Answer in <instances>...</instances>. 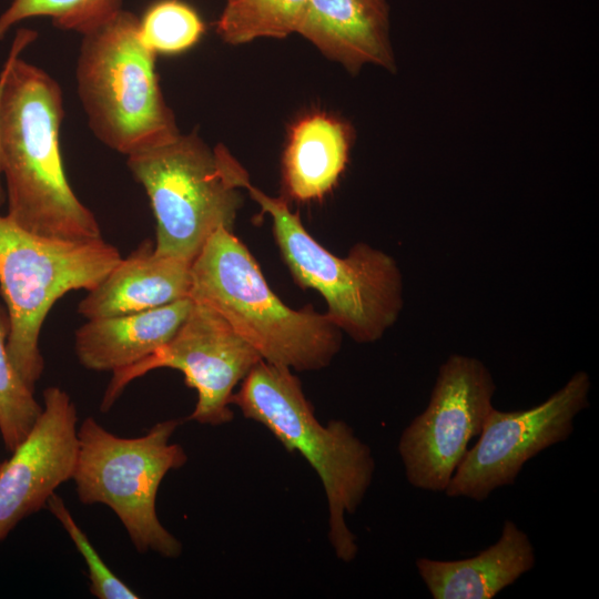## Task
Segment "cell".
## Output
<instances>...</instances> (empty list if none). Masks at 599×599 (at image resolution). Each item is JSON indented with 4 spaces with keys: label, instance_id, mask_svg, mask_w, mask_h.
Returning a JSON list of instances; mask_svg holds the SVG:
<instances>
[{
    "label": "cell",
    "instance_id": "cell-19",
    "mask_svg": "<svg viewBox=\"0 0 599 599\" xmlns=\"http://www.w3.org/2000/svg\"><path fill=\"white\" fill-rule=\"evenodd\" d=\"M122 9V0H13L0 14V40L17 23L35 17L82 35L97 29Z\"/></svg>",
    "mask_w": 599,
    "mask_h": 599
},
{
    "label": "cell",
    "instance_id": "cell-3",
    "mask_svg": "<svg viewBox=\"0 0 599 599\" xmlns=\"http://www.w3.org/2000/svg\"><path fill=\"white\" fill-rule=\"evenodd\" d=\"M245 418L265 426L291 453H300L318 475L328 506V539L336 557L353 561L356 536L346 525L370 487L375 460L370 448L344 420L323 425L315 417L293 370L261 361L231 400Z\"/></svg>",
    "mask_w": 599,
    "mask_h": 599
},
{
    "label": "cell",
    "instance_id": "cell-12",
    "mask_svg": "<svg viewBox=\"0 0 599 599\" xmlns=\"http://www.w3.org/2000/svg\"><path fill=\"white\" fill-rule=\"evenodd\" d=\"M77 423L69 394L58 386L45 388L41 414L31 430L0 464V541L72 479L79 449Z\"/></svg>",
    "mask_w": 599,
    "mask_h": 599
},
{
    "label": "cell",
    "instance_id": "cell-15",
    "mask_svg": "<svg viewBox=\"0 0 599 599\" xmlns=\"http://www.w3.org/2000/svg\"><path fill=\"white\" fill-rule=\"evenodd\" d=\"M536 552L528 535L505 520L499 539L474 557L417 558V572L434 599H491L530 571Z\"/></svg>",
    "mask_w": 599,
    "mask_h": 599
},
{
    "label": "cell",
    "instance_id": "cell-5",
    "mask_svg": "<svg viewBox=\"0 0 599 599\" xmlns=\"http://www.w3.org/2000/svg\"><path fill=\"white\" fill-rule=\"evenodd\" d=\"M75 77L89 125L110 149L129 156L180 134L133 12L83 34Z\"/></svg>",
    "mask_w": 599,
    "mask_h": 599
},
{
    "label": "cell",
    "instance_id": "cell-10",
    "mask_svg": "<svg viewBox=\"0 0 599 599\" xmlns=\"http://www.w3.org/2000/svg\"><path fill=\"white\" fill-rule=\"evenodd\" d=\"M174 336L144 359L114 372L101 410H108L129 383L158 368H173L195 389L197 402L187 417L220 426L233 419L234 388L262 361L257 352L210 306L192 301Z\"/></svg>",
    "mask_w": 599,
    "mask_h": 599
},
{
    "label": "cell",
    "instance_id": "cell-6",
    "mask_svg": "<svg viewBox=\"0 0 599 599\" xmlns=\"http://www.w3.org/2000/svg\"><path fill=\"white\" fill-rule=\"evenodd\" d=\"M251 197L270 215L275 242L294 281L324 298L325 315L359 344L379 341L404 307L403 274L396 260L367 243L354 244L345 257L321 245L283 197L251 183Z\"/></svg>",
    "mask_w": 599,
    "mask_h": 599
},
{
    "label": "cell",
    "instance_id": "cell-9",
    "mask_svg": "<svg viewBox=\"0 0 599 599\" xmlns=\"http://www.w3.org/2000/svg\"><path fill=\"white\" fill-rule=\"evenodd\" d=\"M496 384L480 359L450 354L438 368L427 407L403 430L397 450L407 481L444 493L494 408Z\"/></svg>",
    "mask_w": 599,
    "mask_h": 599
},
{
    "label": "cell",
    "instance_id": "cell-22",
    "mask_svg": "<svg viewBox=\"0 0 599 599\" xmlns=\"http://www.w3.org/2000/svg\"><path fill=\"white\" fill-rule=\"evenodd\" d=\"M48 509L61 522L83 557L89 573L90 591L99 599H136L140 596L115 576L74 521L63 499L55 493L47 501Z\"/></svg>",
    "mask_w": 599,
    "mask_h": 599
},
{
    "label": "cell",
    "instance_id": "cell-8",
    "mask_svg": "<svg viewBox=\"0 0 599 599\" xmlns=\"http://www.w3.org/2000/svg\"><path fill=\"white\" fill-rule=\"evenodd\" d=\"M180 419L155 424L145 435L119 437L88 417L78 428L79 449L72 479L82 504H103L124 526L139 552L176 558L182 544L158 518L156 496L165 475L187 460L170 441Z\"/></svg>",
    "mask_w": 599,
    "mask_h": 599
},
{
    "label": "cell",
    "instance_id": "cell-11",
    "mask_svg": "<svg viewBox=\"0 0 599 599\" xmlns=\"http://www.w3.org/2000/svg\"><path fill=\"white\" fill-rule=\"evenodd\" d=\"M590 388L589 374L578 370L534 407L511 412L494 407L445 495L483 501L494 490L514 485L529 459L571 436L575 418L589 406Z\"/></svg>",
    "mask_w": 599,
    "mask_h": 599
},
{
    "label": "cell",
    "instance_id": "cell-20",
    "mask_svg": "<svg viewBox=\"0 0 599 599\" xmlns=\"http://www.w3.org/2000/svg\"><path fill=\"white\" fill-rule=\"evenodd\" d=\"M9 321L0 316V434L12 451L28 435L42 406L23 382L8 352Z\"/></svg>",
    "mask_w": 599,
    "mask_h": 599
},
{
    "label": "cell",
    "instance_id": "cell-1",
    "mask_svg": "<svg viewBox=\"0 0 599 599\" xmlns=\"http://www.w3.org/2000/svg\"><path fill=\"white\" fill-rule=\"evenodd\" d=\"M35 38L34 30H18L6 60L0 114L6 216L21 229L49 238H101L94 214L78 199L63 167L61 89L45 71L21 58Z\"/></svg>",
    "mask_w": 599,
    "mask_h": 599
},
{
    "label": "cell",
    "instance_id": "cell-7",
    "mask_svg": "<svg viewBox=\"0 0 599 599\" xmlns=\"http://www.w3.org/2000/svg\"><path fill=\"white\" fill-rule=\"evenodd\" d=\"M102 237L58 240L28 232L0 215V290L8 309V352L34 390L44 361L39 338L44 319L63 295L94 288L121 261Z\"/></svg>",
    "mask_w": 599,
    "mask_h": 599
},
{
    "label": "cell",
    "instance_id": "cell-13",
    "mask_svg": "<svg viewBox=\"0 0 599 599\" xmlns=\"http://www.w3.org/2000/svg\"><path fill=\"white\" fill-rule=\"evenodd\" d=\"M297 32L352 73L396 69L386 0H308Z\"/></svg>",
    "mask_w": 599,
    "mask_h": 599
},
{
    "label": "cell",
    "instance_id": "cell-21",
    "mask_svg": "<svg viewBox=\"0 0 599 599\" xmlns=\"http://www.w3.org/2000/svg\"><path fill=\"white\" fill-rule=\"evenodd\" d=\"M204 29L199 13L180 0L156 1L139 19L141 41L155 54L190 49L201 39Z\"/></svg>",
    "mask_w": 599,
    "mask_h": 599
},
{
    "label": "cell",
    "instance_id": "cell-4",
    "mask_svg": "<svg viewBox=\"0 0 599 599\" xmlns=\"http://www.w3.org/2000/svg\"><path fill=\"white\" fill-rule=\"evenodd\" d=\"M128 166L149 196L156 253L193 262L215 231H233L250 177L225 146L179 134L129 155Z\"/></svg>",
    "mask_w": 599,
    "mask_h": 599
},
{
    "label": "cell",
    "instance_id": "cell-14",
    "mask_svg": "<svg viewBox=\"0 0 599 599\" xmlns=\"http://www.w3.org/2000/svg\"><path fill=\"white\" fill-rule=\"evenodd\" d=\"M192 262L159 254L145 241L121 261L78 305L87 319L132 314L189 297Z\"/></svg>",
    "mask_w": 599,
    "mask_h": 599
},
{
    "label": "cell",
    "instance_id": "cell-17",
    "mask_svg": "<svg viewBox=\"0 0 599 599\" xmlns=\"http://www.w3.org/2000/svg\"><path fill=\"white\" fill-rule=\"evenodd\" d=\"M351 129L325 113L309 114L293 128L283 155V184L294 200H321L344 172Z\"/></svg>",
    "mask_w": 599,
    "mask_h": 599
},
{
    "label": "cell",
    "instance_id": "cell-18",
    "mask_svg": "<svg viewBox=\"0 0 599 599\" xmlns=\"http://www.w3.org/2000/svg\"><path fill=\"white\" fill-rule=\"evenodd\" d=\"M308 0H226L216 32L227 43L297 32Z\"/></svg>",
    "mask_w": 599,
    "mask_h": 599
},
{
    "label": "cell",
    "instance_id": "cell-16",
    "mask_svg": "<svg viewBox=\"0 0 599 599\" xmlns=\"http://www.w3.org/2000/svg\"><path fill=\"white\" fill-rule=\"evenodd\" d=\"M185 297L152 309L87 319L74 334L80 364L91 370L118 372L166 344L189 314Z\"/></svg>",
    "mask_w": 599,
    "mask_h": 599
},
{
    "label": "cell",
    "instance_id": "cell-23",
    "mask_svg": "<svg viewBox=\"0 0 599 599\" xmlns=\"http://www.w3.org/2000/svg\"><path fill=\"white\" fill-rule=\"evenodd\" d=\"M6 75H7V64L4 62L0 72V114H1V100H2L3 87L6 82ZM2 182H3V179H2V170H1V161H0V209L3 202L6 201V191H4Z\"/></svg>",
    "mask_w": 599,
    "mask_h": 599
},
{
    "label": "cell",
    "instance_id": "cell-2",
    "mask_svg": "<svg viewBox=\"0 0 599 599\" xmlns=\"http://www.w3.org/2000/svg\"><path fill=\"white\" fill-rule=\"evenodd\" d=\"M189 297L217 312L266 363L318 370L341 349L342 331L312 306H287L233 231H215L193 260Z\"/></svg>",
    "mask_w": 599,
    "mask_h": 599
}]
</instances>
